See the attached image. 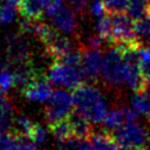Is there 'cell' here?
<instances>
[{
    "label": "cell",
    "instance_id": "484cf974",
    "mask_svg": "<svg viewBox=\"0 0 150 150\" xmlns=\"http://www.w3.org/2000/svg\"><path fill=\"white\" fill-rule=\"evenodd\" d=\"M7 150H38V148L29 138L15 132V136Z\"/></svg>",
    "mask_w": 150,
    "mask_h": 150
},
{
    "label": "cell",
    "instance_id": "4dcf8cb0",
    "mask_svg": "<svg viewBox=\"0 0 150 150\" xmlns=\"http://www.w3.org/2000/svg\"><path fill=\"white\" fill-rule=\"evenodd\" d=\"M68 4H69V7L76 14H82L86 11L88 0H68Z\"/></svg>",
    "mask_w": 150,
    "mask_h": 150
},
{
    "label": "cell",
    "instance_id": "8992f818",
    "mask_svg": "<svg viewBox=\"0 0 150 150\" xmlns=\"http://www.w3.org/2000/svg\"><path fill=\"white\" fill-rule=\"evenodd\" d=\"M25 33H8L4 39L7 64L16 66L30 61V45Z\"/></svg>",
    "mask_w": 150,
    "mask_h": 150
},
{
    "label": "cell",
    "instance_id": "9c48e42d",
    "mask_svg": "<svg viewBox=\"0 0 150 150\" xmlns=\"http://www.w3.org/2000/svg\"><path fill=\"white\" fill-rule=\"evenodd\" d=\"M22 90H23L22 91L23 96L28 101L40 102V103L48 102L54 93L50 80L43 76H36Z\"/></svg>",
    "mask_w": 150,
    "mask_h": 150
},
{
    "label": "cell",
    "instance_id": "9a60e30c",
    "mask_svg": "<svg viewBox=\"0 0 150 150\" xmlns=\"http://www.w3.org/2000/svg\"><path fill=\"white\" fill-rule=\"evenodd\" d=\"M129 108L137 116H144L150 120V95L143 89L135 91L130 98Z\"/></svg>",
    "mask_w": 150,
    "mask_h": 150
},
{
    "label": "cell",
    "instance_id": "f546056e",
    "mask_svg": "<svg viewBox=\"0 0 150 150\" xmlns=\"http://www.w3.org/2000/svg\"><path fill=\"white\" fill-rule=\"evenodd\" d=\"M105 40L98 34V33H95V34H89L87 38H86V47L84 48H93V49H100L102 46H103V42Z\"/></svg>",
    "mask_w": 150,
    "mask_h": 150
},
{
    "label": "cell",
    "instance_id": "1f68e13d",
    "mask_svg": "<svg viewBox=\"0 0 150 150\" xmlns=\"http://www.w3.org/2000/svg\"><path fill=\"white\" fill-rule=\"evenodd\" d=\"M143 90L146 91V93L150 95V81L145 82V84H144V87H143Z\"/></svg>",
    "mask_w": 150,
    "mask_h": 150
},
{
    "label": "cell",
    "instance_id": "30bf717a",
    "mask_svg": "<svg viewBox=\"0 0 150 150\" xmlns=\"http://www.w3.org/2000/svg\"><path fill=\"white\" fill-rule=\"evenodd\" d=\"M102 57L103 55H101L100 49L84 48L82 50L81 68L86 79L96 80L98 77L102 69Z\"/></svg>",
    "mask_w": 150,
    "mask_h": 150
},
{
    "label": "cell",
    "instance_id": "277c9868",
    "mask_svg": "<svg viewBox=\"0 0 150 150\" xmlns=\"http://www.w3.org/2000/svg\"><path fill=\"white\" fill-rule=\"evenodd\" d=\"M48 79L56 86L75 89L82 84V81L86 79V76L81 66L75 67L61 61H55L48 70Z\"/></svg>",
    "mask_w": 150,
    "mask_h": 150
},
{
    "label": "cell",
    "instance_id": "2e32d148",
    "mask_svg": "<svg viewBox=\"0 0 150 150\" xmlns=\"http://www.w3.org/2000/svg\"><path fill=\"white\" fill-rule=\"evenodd\" d=\"M89 142L93 150H121L120 144L112 135L108 132H94L89 136Z\"/></svg>",
    "mask_w": 150,
    "mask_h": 150
},
{
    "label": "cell",
    "instance_id": "e575fe53",
    "mask_svg": "<svg viewBox=\"0 0 150 150\" xmlns=\"http://www.w3.org/2000/svg\"><path fill=\"white\" fill-rule=\"evenodd\" d=\"M145 43H146V48L150 50V39H148V40L145 41Z\"/></svg>",
    "mask_w": 150,
    "mask_h": 150
},
{
    "label": "cell",
    "instance_id": "836d02e7",
    "mask_svg": "<svg viewBox=\"0 0 150 150\" xmlns=\"http://www.w3.org/2000/svg\"><path fill=\"white\" fill-rule=\"evenodd\" d=\"M144 150H150V139H149V142L146 143V145L144 146Z\"/></svg>",
    "mask_w": 150,
    "mask_h": 150
},
{
    "label": "cell",
    "instance_id": "3957f363",
    "mask_svg": "<svg viewBox=\"0 0 150 150\" xmlns=\"http://www.w3.org/2000/svg\"><path fill=\"white\" fill-rule=\"evenodd\" d=\"M112 136L122 148H144L150 139L148 129L137 120H127Z\"/></svg>",
    "mask_w": 150,
    "mask_h": 150
},
{
    "label": "cell",
    "instance_id": "ac0fdd59",
    "mask_svg": "<svg viewBox=\"0 0 150 150\" xmlns=\"http://www.w3.org/2000/svg\"><path fill=\"white\" fill-rule=\"evenodd\" d=\"M36 73L34 67L32 66L30 61L25 62L21 64H16L14 69V77H15V87L25 88L32 80L36 77Z\"/></svg>",
    "mask_w": 150,
    "mask_h": 150
},
{
    "label": "cell",
    "instance_id": "52a82bcc",
    "mask_svg": "<svg viewBox=\"0 0 150 150\" xmlns=\"http://www.w3.org/2000/svg\"><path fill=\"white\" fill-rule=\"evenodd\" d=\"M112 20V39L111 41L118 47H127L139 43L135 33V23L129 15L123 13L111 14Z\"/></svg>",
    "mask_w": 150,
    "mask_h": 150
},
{
    "label": "cell",
    "instance_id": "cb8c5ba5",
    "mask_svg": "<svg viewBox=\"0 0 150 150\" xmlns=\"http://www.w3.org/2000/svg\"><path fill=\"white\" fill-rule=\"evenodd\" d=\"M15 86L14 71L9 70V64L5 63L0 68V91L7 93L11 88Z\"/></svg>",
    "mask_w": 150,
    "mask_h": 150
},
{
    "label": "cell",
    "instance_id": "d4e9b609",
    "mask_svg": "<svg viewBox=\"0 0 150 150\" xmlns=\"http://www.w3.org/2000/svg\"><path fill=\"white\" fill-rule=\"evenodd\" d=\"M96 33H98L105 41L112 39V20L111 16H103L96 22Z\"/></svg>",
    "mask_w": 150,
    "mask_h": 150
},
{
    "label": "cell",
    "instance_id": "e0dca14e",
    "mask_svg": "<svg viewBox=\"0 0 150 150\" xmlns=\"http://www.w3.org/2000/svg\"><path fill=\"white\" fill-rule=\"evenodd\" d=\"M71 129V134L74 137L77 138H88L93 132H91V127L90 123L79 112L75 111V114H70L69 117L67 118Z\"/></svg>",
    "mask_w": 150,
    "mask_h": 150
},
{
    "label": "cell",
    "instance_id": "8fae6325",
    "mask_svg": "<svg viewBox=\"0 0 150 150\" xmlns=\"http://www.w3.org/2000/svg\"><path fill=\"white\" fill-rule=\"evenodd\" d=\"M45 47H46V53L56 61H61L69 53L74 50L71 41L67 36L61 35L59 32L45 45Z\"/></svg>",
    "mask_w": 150,
    "mask_h": 150
},
{
    "label": "cell",
    "instance_id": "4316f807",
    "mask_svg": "<svg viewBox=\"0 0 150 150\" xmlns=\"http://www.w3.org/2000/svg\"><path fill=\"white\" fill-rule=\"evenodd\" d=\"M28 138H29L33 143H35L36 145H42V144H45V143L47 142V139H48V131H47L41 124L35 123L34 127H33L32 130H30V134H29Z\"/></svg>",
    "mask_w": 150,
    "mask_h": 150
},
{
    "label": "cell",
    "instance_id": "5b68a950",
    "mask_svg": "<svg viewBox=\"0 0 150 150\" xmlns=\"http://www.w3.org/2000/svg\"><path fill=\"white\" fill-rule=\"evenodd\" d=\"M47 103L43 114L49 125L67 120L71 114V108H74L71 94L63 89L55 90Z\"/></svg>",
    "mask_w": 150,
    "mask_h": 150
},
{
    "label": "cell",
    "instance_id": "7a4b0ae2",
    "mask_svg": "<svg viewBox=\"0 0 150 150\" xmlns=\"http://www.w3.org/2000/svg\"><path fill=\"white\" fill-rule=\"evenodd\" d=\"M101 74L107 86L111 88L125 87L127 61L122 48L115 46L104 52L102 57Z\"/></svg>",
    "mask_w": 150,
    "mask_h": 150
},
{
    "label": "cell",
    "instance_id": "d6986e66",
    "mask_svg": "<svg viewBox=\"0 0 150 150\" xmlns=\"http://www.w3.org/2000/svg\"><path fill=\"white\" fill-rule=\"evenodd\" d=\"M127 13L132 20L136 21L150 13V8L146 0H129Z\"/></svg>",
    "mask_w": 150,
    "mask_h": 150
},
{
    "label": "cell",
    "instance_id": "d590c367",
    "mask_svg": "<svg viewBox=\"0 0 150 150\" xmlns=\"http://www.w3.org/2000/svg\"><path fill=\"white\" fill-rule=\"evenodd\" d=\"M146 2H148V5H149V8H150V0H146Z\"/></svg>",
    "mask_w": 150,
    "mask_h": 150
},
{
    "label": "cell",
    "instance_id": "83f0119b",
    "mask_svg": "<svg viewBox=\"0 0 150 150\" xmlns=\"http://www.w3.org/2000/svg\"><path fill=\"white\" fill-rule=\"evenodd\" d=\"M104 5L109 14H118L127 11L129 0H104Z\"/></svg>",
    "mask_w": 150,
    "mask_h": 150
},
{
    "label": "cell",
    "instance_id": "5bb4252c",
    "mask_svg": "<svg viewBox=\"0 0 150 150\" xmlns=\"http://www.w3.org/2000/svg\"><path fill=\"white\" fill-rule=\"evenodd\" d=\"M128 112H129V108L122 107V105H116V107L109 109L108 114L103 121L104 128L107 130L115 131L128 120Z\"/></svg>",
    "mask_w": 150,
    "mask_h": 150
},
{
    "label": "cell",
    "instance_id": "6da1fadb",
    "mask_svg": "<svg viewBox=\"0 0 150 150\" xmlns=\"http://www.w3.org/2000/svg\"><path fill=\"white\" fill-rule=\"evenodd\" d=\"M71 96L76 112L82 115L90 124L103 123L109 109L100 88L94 84L82 83L74 89Z\"/></svg>",
    "mask_w": 150,
    "mask_h": 150
},
{
    "label": "cell",
    "instance_id": "7402d4cb",
    "mask_svg": "<svg viewBox=\"0 0 150 150\" xmlns=\"http://www.w3.org/2000/svg\"><path fill=\"white\" fill-rule=\"evenodd\" d=\"M49 130L54 135V137L57 139V142H61V141H64V139H68V138L73 137L71 129H70L68 120L50 124L49 125Z\"/></svg>",
    "mask_w": 150,
    "mask_h": 150
},
{
    "label": "cell",
    "instance_id": "44dd1931",
    "mask_svg": "<svg viewBox=\"0 0 150 150\" xmlns=\"http://www.w3.org/2000/svg\"><path fill=\"white\" fill-rule=\"evenodd\" d=\"M137 57L142 76L145 80V82H148L150 81V50L146 47H142L141 45H138Z\"/></svg>",
    "mask_w": 150,
    "mask_h": 150
},
{
    "label": "cell",
    "instance_id": "d6a6232c",
    "mask_svg": "<svg viewBox=\"0 0 150 150\" xmlns=\"http://www.w3.org/2000/svg\"><path fill=\"white\" fill-rule=\"evenodd\" d=\"M123 150H142L141 148H123Z\"/></svg>",
    "mask_w": 150,
    "mask_h": 150
},
{
    "label": "cell",
    "instance_id": "603a6c76",
    "mask_svg": "<svg viewBox=\"0 0 150 150\" xmlns=\"http://www.w3.org/2000/svg\"><path fill=\"white\" fill-rule=\"evenodd\" d=\"M135 33L138 42L150 39V13L135 21Z\"/></svg>",
    "mask_w": 150,
    "mask_h": 150
},
{
    "label": "cell",
    "instance_id": "ffe728a7",
    "mask_svg": "<svg viewBox=\"0 0 150 150\" xmlns=\"http://www.w3.org/2000/svg\"><path fill=\"white\" fill-rule=\"evenodd\" d=\"M57 150H93V148L87 138H77L73 136L68 139L59 142Z\"/></svg>",
    "mask_w": 150,
    "mask_h": 150
},
{
    "label": "cell",
    "instance_id": "f1b7e54d",
    "mask_svg": "<svg viewBox=\"0 0 150 150\" xmlns=\"http://www.w3.org/2000/svg\"><path fill=\"white\" fill-rule=\"evenodd\" d=\"M89 11H90V14L96 19H101V18L105 16V14L108 13L107 7H105V5L102 0H95L90 5Z\"/></svg>",
    "mask_w": 150,
    "mask_h": 150
},
{
    "label": "cell",
    "instance_id": "4fadbf2b",
    "mask_svg": "<svg viewBox=\"0 0 150 150\" xmlns=\"http://www.w3.org/2000/svg\"><path fill=\"white\" fill-rule=\"evenodd\" d=\"M14 105L12 100L0 91V132L9 131L14 122Z\"/></svg>",
    "mask_w": 150,
    "mask_h": 150
},
{
    "label": "cell",
    "instance_id": "7c38bea8",
    "mask_svg": "<svg viewBox=\"0 0 150 150\" xmlns=\"http://www.w3.org/2000/svg\"><path fill=\"white\" fill-rule=\"evenodd\" d=\"M46 8V0H20L19 2V13L28 20H39Z\"/></svg>",
    "mask_w": 150,
    "mask_h": 150
},
{
    "label": "cell",
    "instance_id": "ba28073f",
    "mask_svg": "<svg viewBox=\"0 0 150 150\" xmlns=\"http://www.w3.org/2000/svg\"><path fill=\"white\" fill-rule=\"evenodd\" d=\"M75 14L76 13L70 7H66L63 5L47 13L53 27L56 30L68 35L74 34L77 29V20Z\"/></svg>",
    "mask_w": 150,
    "mask_h": 150
}]
</instances>
